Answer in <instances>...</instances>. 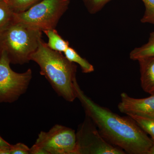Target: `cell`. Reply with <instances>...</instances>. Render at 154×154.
Returning a JSON list of instances; mask_svg holds the SVG:
<instances>
[{"mask_svg": "<svg viewBox=\"0 0 154 154\" xmlns=\"http://www.w3.org/2000/svg\"><path fill=\"white\" fill-rule=\"evenodd\" d=\"M30 60L38 65L40 74L45 77L58 95L69 102L76 99L75 64L69 61L62 53L50 49L42 39Z\"/></svg>", "mask_w": 154, "mask_h": 154, "instance_id": "obj_2", "label": "cell"}, {"mask_svg": "<svg viewBox=\"0 0 154 154\" xmlns=\"http://www.w3.org/2000/svg\"><path fill=\"white\" fill-rule=\"evenodd\" d=\"M120 97L118 108L121 113L128 116L154 118V94L147 98L137 99L122 93Z\"/></svg>", "mask_w": 154, "mask_h": 154, "instance_id": "obj_8", "label": "cell"}, {"mask_svg": "<svg viewBox=\"0 0 154 154\" xmlns=\"http://www.w3.org/2000/svg\"><path fill=\"white\" fill-rule=\"evenodd\" d=\"M78 154H124L121 149L105 140L91 119L86 116L76 133Z\"/></svg>", "mask_w": 154, "mask_h": 154, "instance_id": "obj_7", "label": "cell"}, {"mask_svg": "<svg viewBox=\"0 0 154 154\" xmlns=\"http://www.w3.org/2000/svg\"><path fill=\"white\" fill-rule=\"evenodd\" d=\"M153 57H154V31L150 34L147 43L134 48L130 54V58L134 60Z\"/></svg>", "mask_w": 154, "mask_h": 154, "instance_id": "obj_11", "label": "cell"}, {"mask_svg": "<svg viewBox=\"0 0 154 154\" xmlns=\"http://www.w3.org/2000/svg\"><path fill=\"white\" fill-rule=\"evenodd\" d=\"M48 38V46L50 49L61 53L64 52L69 47L68 41L64 39L54 29H48L42 31Z\"/></svg>", "mask_w": 154, "mask_h": 154, "instance_id": "obj_10", "label": "cell"}, {"mask_svg": "<svg viewBox=\"0 0 154 154\" xmlns=\"http://www.w3.org/2000/svg\"><path fill=\"white\" fill-rule=\"evenodd\" d=\"M144 4L146 10L141 22L154 25V0H142Z\"/></svg>", "mask_w": 154, "mask_h": 154, "instance_id": "obj_16", "label": "cell"}, {"mask_svg": "<svg viewBox=\"0 0 154 154\" xmlns=\"http://www.w3.org/2000/svg\"><path fill=\"white\" fill-rule=\"evenodd\" d=\"M5 53H0V103H13L27 91L32 78L29 69L23 73L14 72Z\"/></svg>", "mask_w": 154, "mask_h": 154, "instance_id": "obj_6", "label": "cell"}, {"mask_svg": "<svg viewBox=\"0 0 154 154\" xmlns=\"http://www.w3.org/2000/svg\"><path fill=\"white\" fill-rule=\"evenodd\" d=\"M63 53L69 61L80 66L84 73H89L94 71V66L85 59L82 57L72 48L69 47Z\"/></svg>", "mask_w": 154, "mask_h": 154, "instance_id": "obj_12", "label": "cell"}, {"mask_svg": "<svg viewBox=\"0 0 154 154\" xmlns=\"http://www.w3.org/2000/svg\"><path fill=\"white\" fill-rule=\"evenodd\" d=\"M70 0H42L28 10L14 14V22H20L42 31L54 29L68 9Z\"/></svg>", "mask_w": 154, "mask_h": 154, "instance_id": "obj_4", "label": "cell"}, {"mask_svg": "<svg viewBox=\"0 0 154 154\" xmlns=\"http://www.w3.org/2000/svg\"><path fill=\"white\" fill-rule=\"evenodd\" d=\"M110 0H83L88 12L95 14L100 11Z\"/></svg>", "mask_w": 154, "mask_h": 154, "instance_id": "obj_17", "label": "cell"}, {"mask_svg": "<svg viewBox=\"0 0 154 154\" xmlns=\"http://www.w3.org/2000/svg\"><path fill=\"white\" fill-rule=\"evenodd\" d=\"M11 146V144L5 140L0 136V154H9V149Z\"/></svg>", "mask_w": 154, "mask_h": 154, "instance_id": "obj_19", "label": "cell"}, {"mask_svg": "<svg viewBox=\"0 0 154 154\" xmlns=\"http://www.w3.org/2000/svg\"><path fill=\"white\" fill-rule=\"evenodd\" d=\"M42 32L26 24L14 22L0 34V53H5L11 63H28L42 39Z\"/></svg>", "mask_w": 154, "mask_h": 154, "instance_id": "obj_3", "label": "cell"}, {"mask_svg": "<svg viewBox=\"0 0 154 154\" xmlns=\"http://www.w3.org/2000/svg\"><path fill=\"white\" fill-rule=\"evenodd\" d=\"M137 123L146 134L150 136L154 143V118H146L138 116H129Z\"/></svg>", "mask_w": 154, "mask_h": 154, "instance_id": "obj_14", "label": "cell"}, {"mask_svg": "<svg viewBox=\"0 0 154 154\" xmlns=\"http://www.w3.org/2000/svg\"><path fill=\"white\" fill-rule=\"evenodd\" d=\"M140 68V84L144 91L154 94V57L139 60Z\"/></svg>", "mask_w": 154, "mask_h": 154, "instance_id": "obj_9", "label": "cell"}, {"mask_svg": "<svg viewBox=\"0 0 154 154\" xmlns=\"http://www.w3.org/2000/svg\"><path fill=\"white\" fill-rule=\"evenodd\" d=\"M42 0H8V3L16 13L25 12Z\"/></svg>", "mask_w": 154, "mask_h": 154, "instance_id": "obj_15", "label": "cell"}, {"mask_svg": "<svg viewBox=\"0 0 154 154\" xmlns=\"http://www.w3.org/2000/svg\"><path fill=\"white\" fill-rule=\"evenodd\" d=\"M14 14L8 3L0 0V34L14 23Z\"/></svg>", "mask_w": 154, "mask_h": 154, "instance_id": "obj_13", "label": "cell"}, {"mask_svg": "<svg viewBox=\"0 0 154 154\" xmlns=\"http://www.w3.org/2000/svg\"><path fill=\"white\" fill-rule=\"evenodd\" d=\"M30 154H78L76 133L73 129L56 125L47 132L41 131Z\"/></svg>", "mask_w": 154, "mask_h": 154, "instance_id": "obj_5", "label": "cell"}, {"mask_svg": "<svg viewBox=\"0 0 154 154\" xmlns=\"http://www.w3.org/2000/svg\"><path fill=\"white\" fill-rule=\"evenodd\" d=\"M3 1H5V2H6L8 3V0H3Z\"/></svg>", "mask_w": 154, "mask_h": 154, "instance_id": "obj_21", "label": "cell"}, {"mask_svg": "<svg viewBox=\"0 0 154 154\" xmlns=\"http://www.w3.org/2000/svg\"><path fill=\"white\" fill-rule=\"evenodd\" d=\"M30 154V148L24 144L18 143L12 145L9 149V154Z\"/></svg>", "mask_w": 154, "mask_h": 154, "instance_id": "obj_18", "label": "cell"}, {"mask_svg": "<svg viewBox=\"0 0 154 154\" xmlns=\"http://www.w3.org/2000/svg\"><path fill=\"white\" fill-rule=\"evenodd\" d=\"M75 88L86 114L106 140L128 153L147 154L154 142L132 118L120 116L94 102L80 88Z\"/></svg>", "mask_w": 154, "mask_h": 154, "instance_id": "obj_1", "label": "cell"}, {"mask_svg": "<svg viewBox=\"0 0 154 154\" xmlns=\"http://www.w3.org/2000/svg\"><path fill=\"white\" fill-rule=\"evenodd\" d=\"M147 154H154V143L151 147L149 150Z\"/></svg>", "mask_w": 154, "mask_h": 154, "instance_id": "obj_20", "label": "cell"}]
</instances>
